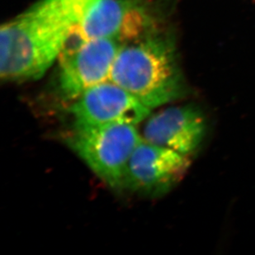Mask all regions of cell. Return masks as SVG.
Listing matches in <instances>:
<instances>
[{
    "label": "cell",
    "mask_w": 255,
    "mask_h": 255,
    "mask_svg": "<svg viewBox=\"0 0 255 255\" xmlns=\"http://www.w3.org/2000/svg\"><path fill=\"white\" fill-rule=\"evenodd\" d=\"M99 0H38L0 29V77H42L65 48L73 28Z\"/></svg>",
    "instance_id": "cell-1"
},
{
    "label": "cell",
    "mask_w": 255,
    "mask_h": 255,
    "mask_svg": "<svg viewBox=\"0 0 255 255\" xmlns=\"http://www.w3.org/2000/svg\"><path fill=\"white\" fill-rule=\"evenodd\" d=\"M109 80L149 109L179 100L188 93L172 44L154 32L122 45Z\"/></svg>",
    "instance_id": "cell-2"
},
{
    "label": "cell",
    "mask_w": 255,
    "mask_h": 255,
    "mask_svg": "<svg viewBox=\"0 0 255 255\" xmlns=\"http://www.w3.org/2000/svg\"><path fill=\"white\" fill-rule=\"evenodd\" d=\"M141 139L132 124L74 125L65 143L107 185L122 191L128 162Z\"/></svg>",
    "instance_id": "cell-3"
},
{
    "label": "cell",
    "mask_w": 255,
    "mask_h": 255,
    "mask_svg": "<svg viewBox=\"0 0 255 255\" xmlns=\"http://www.w3.org/2000/svg\"><path fill=\"white\" fill-rule=\"evenodd\" d=\"M122 44L111 39L68 41L58 57V90L72 103L92 87L110 80Z\"/></svg>",
    "instance_id": "cell-4"
},
{
    "label": "cell",
    "mask_w": 255,
    "mask_h": 255,
    "mask_svg": "<svg viewBox=\"0 0 255 255\" xmlns=\"http://www.w3.org/2000/svg\"><path fill=\"white\" fill-rule=\"evenodd\" d=\"M153 31L152 16L139 0H99L73 28L69 41L111 39L124 45Z\"/></svg>",
    "instance_id": "cell-5"
},
{
    "label": "cell",
    "mask_w": 255,
    "mask_h": 255,
    "mask_svg": "<svg viewBox=\"0 0 255 255\" xmlns=\"http://www.w3.org/2000/svg\"><path fill=\"white\" fill-rule=\"evenodd\" d=\"M191 163L190 157L141 139L128 162L123 190L152 198L166 195L183 180Z\"/></svg>",
    "instance_id": "cell-6"
},
{
    "label": "cell",
    "mask_w": 255,
    "mask_h": 255,
    "mask_svg": "<svg viewBox=\"0 0 255 255\" xmlns=\"http://www.w3.org/2000/svg\"><path fill=\"white\" fill-rule=\"evenodd\" d=\"M151 109L111 80L92 87L70 104L74 125L99 127L112 124L137 125Z\"/></svg>",
    "instance_id": "cell-7"
},
{
    "label": "cell",
    "mask_w": 255,
    "mask_h": 255,
    "mask_svg": "<svg viewBox=\"0 0 255 255\" xmlns=\"http://www.w3.org/2000/svg\"><path fill=\"white\" fill-rule=\"evenodd\" d=\"M207 133L204 112L198 105L189 104L150 114L145 119L141 137L192 158L201 149Z\"/></svg>",
    "instance_id": "cell-8"
}]
</instances>
